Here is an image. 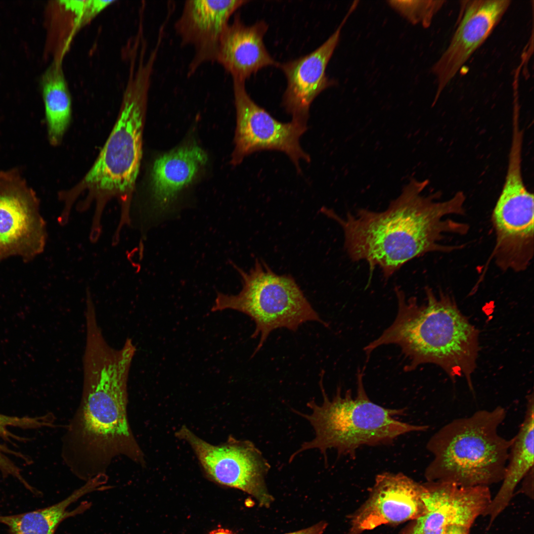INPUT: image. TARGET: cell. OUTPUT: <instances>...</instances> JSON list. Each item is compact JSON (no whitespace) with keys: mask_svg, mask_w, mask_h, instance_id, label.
Here are the masks:
<instances>
[{"mask_svg":"<svg viewBox=\"0 0 534 534\" xmlns=\"http://www.w3.org/2000/svg\"><path fill=\"white\" fill-rule=\"evenodd\" d=\"M136 351L131 342L119 349L103 337L86 341L81 400L62 439L69 470L85 481L106 474L113 460L126 457L145 466L144 453L128 415V381Z\"/></svg>","mask_w":534,"mask_h":534,"instance_id":"cell-1","label":"cell"},{"mask_svg":"<svg viewBox=\"0 0 534 534\" xmlns=\"http://www.w3.org/2000/svg\"><path fill=\"white\" fill-rule=\"evenodd\" d=\"M428 183L410 178L383 212L360 209L344 218L332 210L321 211L342 227L344 248L352 261H365L371 272L378 267L388 279L416 257L454 249L442 244L445 235H462L468 230L466 224L447 218L464 214V194L459 191L448 200L437 201V194H422Z\"/></svg>","mask_w":534,"mask_h":534,"instance_id":"cell-2","label":"cell"},{"mask_svg":"<svg viewBox=\"0 0 534 534\" xmlns=\"http://www.w3.org/2000/svg\"><path fill=\"white\" fill-rule=\"evenodd\" d=\"M398 312L393 323L364 348L367 358L378 347H400L411 371L425 363L437 364L451 377L464 376L473 390L471 376L479 351L478 333L450 297L426 289V300L419 304L396 286Z\"/></svg>","mask_w":534,"mask_h":534,"instance_id":"cell-3","label":"cell"},{"mask_svg":"<svg viewBox=\"0 0 534 534\" xmlns=\"http://www.w3.org/2000/svg\"><path fill=\"white\" fill-rule=\"evenodd\" d=\"M506 411L497 406L455 419L436 432L427 444L433 455L426 467L428 481L463 487L488 486L502 481L513 438L499 435Z\"/></svg>","mask_w":534,"mask_h":534,"instance_id":"cell-4","label":"cell"},{"mask_svg":"<svg viewBox=\"0 0 534 534\" xmlns=\"http://www.w3.org/2000/svg\"><path fill=\"white\" fill-rule=\"evenodd\" d=\"M363 373V368H358L356 396H352L350 390L343 395L339 387L331 399L325 391L321 376L319 385L322 404L310 401L307 405L312 411L309 414L295 411L309 421L315 437L304 443L291 455L290 462L302 451L314 448L318 449L324 457L326 451L331 448L336 449L339 456H353L362 446L391 444L401 435L428 429L427 426L410 424L395 418L403 415L404 409L387 408L372 401L365 390Z\"/></svg>","mask_w":534,"mask_h":534,"instance_id":"cell-5","label":"cell"},{"mask_svg":"<svg viewBox=\"0 0 534 534\" xmlns=\"http://www.w3.org/2000/svg\"><path fill=\"white\" fill-rule=\"evenodd\" d=\"M153 71L145 64L131 70L115 125L84 178V183L94 192L97 212H103L107 201L117 195L122 201L120 217L130 216L131 193L142 157L143 123Z\"/></svg>","mask_w":534,"mask_h":534,"instance_id":"cell-6","label":"cell"},{"mask_svg":"<svg viewBox=\"0 0 534 534\" xmlns=\"http://www.w3.org/2000/svg\"><path fill=\"white\" fill-rule=\"evenodd\" d=\"M233 266L241 278L242 289L236 295L217 292L211 311H237L254 321L255 329L252 337L259 336V342L253 356L274 330L286 328L296 331L309 321L328 326L291 275L276 274L258 259L248 271L235 264Z\"/></svg>","mask_w":534,"mask_h":534,"instance_id":"cell-7","label":"cell"},{"mask_svg":"<svg viewBox=\"0 0 534 534\" xmlns=\"http://www.w3.org/2000/svg\"><path fill=\"white\" fill-rule=\"evenodd\" d=\"M521 164V152L511 151L505 182L492 214L493 257L505 271L525 270L534 256V195L524 184Z\"/></svg>","mask_w":534,"mask_h":534,"instance_id":"cell-8","label":"cell"},{"mask_svg":"<svg viewBox=\"0 0 534 534\" xmlns=\"http://www.w3.org/2000/svg\"><path fill=\"white\" fill-rule=\"evenodd\" d=\"M175 436L190 445L209 479L251 495L262 506L268 507L272 502L265 482L270 465L252 442L230 436L226 442L213 445L184 425Z\"/></svg>","mask_w":534,"mask_h":534,"instance_id":"cell-9","label":"cell"},{"mask_svg":"<svg viewBox=\"0 0 534 534\" xmlns=\"http://www.w3.org/2000/svg\"><path fill=\"white\" fill-rule=\"evenodd\" d=\"M245 83L233 80L236 126L231 164L237 165L256 151L277 150L285 153L301 172L300 161H311L300 144L307 123L293 119L283 123L275 119L251 98Z\"/></svg>","mask_w":534,"mask_h":534,"instance_id":"cell-10","label":"cell"},{"mask_svg":"<svg viewBox=\"0 0 534 534\" xmlns=\"http://www.w3.org/2000/svg\"><path fill=\"white\" fill-rule=\"evenodd\" d=\"M45 221L34 191L16 171L0 172V261L31 260L44 250Z\"/></svg>","mask_w":534,"mask_h":534,"instance_id":"cell-11","label":"cell"},{"mask_svg":"<svg viewBox=\"0 0 534 534\" xmlns=\"http://www.w3.org/2000/svg\"><path fill=\"white\" fill-rule=\"evenodd\" d=\"M424 485L423 513L407 534H445L451 527L470 529L491 500L488 486L463 487L442 481Z\"/></svg>","mask_w":534,"mask_h":534,"instance_id":"cell-12","label":"cell"},{"mask_svg":"<svg viewBox=\"0 0 534 534\" xmlns=\"http://www.w3.org/2000/svg\"><path fill=\"white\" fill-rule=\"evenodd\" d=\"M461 2L457 26L450 42L433 67L437 82L434 102L461 67L487 40L511 4L509 0Z\"/></svg>","mask_w":534,"mask_h":534,"instance_id":"cell-13","label":"cell"},{"mask_svg":"<svg viewBox=\"0 0 534 534\" xmlns=\"http://www.w3.org/2000/svg\"><path fill=\"white\" fill-rule=\"evenodd\" d=\"M424 490L401 473L378 475L368 498L351 518L350 534L415 520L424 511Z\"/></svg>","mask_w":534,"mask_h":534,"instance_id":"cell-14","label":"cell"},{"mask_svg":"<svg viewBox=\"0 0 534 534\" xmlns=\"http://www.w3.org/2000/svg\"><path fill=\"white\" fill-rule=\"evenodd\" d=\"M207 161L206 153L194 144L175 149L155 160L151 175L150 206L131 224L138 229L142 239L149 228L165 219L179 192Z\"/></svg>","mask_w":534,"mask_h":534,"instance_id":"cell-15","label":"cell"},{"mask_svg":"<svg viewBox=\"0 0 534 534\" xmlns=\"http://www.w3.org/2000/svg\"><path fill=\"white\" fill-rule=\"evenodd\" d=\"M244 0L185 1L174 29L182 46H190L194 54L187 75L203 64L216 62L222 34L232 15L248 2Z\"/></svg>","mask_w":534,"mask_h":534,"instance_id":"cell-16","label":"cell"},{"mask_svg":"<svg viewBox=\"0 0 534 534\" xmlns=\"http://www.w3.org/2000/svg\"><path fill=\"white\" fill-rule=\"evenodd\" d=\"M356 7L352 5L334 33L320 46L299 58L278 64L287 80L282 105L292 119L307 123L310 106L323 90L335 82L326 75V69L336 47L341 31Z\"/></svg>","mask_w":534,"mask_h":534,"instance_id":"cell-17","label":"cell"},{"mask_svg":"<svg viewBox=\"0 0 534 534\" xmlns=\"http://www.w3.org/2000/svg\"><path fill=\"white\" fill-rule=\"evenodd\" d=\"M268 29L264 21L247 26L236 14L222 36L216 62L232 77L245 82L252 74L269 66H278L263 42Z\"/></svg>","mask_w":534,"mask_h":534,"instance_id":"cell-18","label":"cell"},{"mask_svg":"<svg viewBox=\"0 0 534 534\" xmlns=\"http://www.w3.org/2000/svg\"><path fill=\"white\" fill-rule=\"evenodd\" d=\"M524 421L510 447L502 485L484 514L491 522L507 506L517 485L534 468V403L532 394L527 398Z\"/></svg>","mask_w":534,"mask_h":534,"instance_id":"cell-19","label":"cell"},{"mask_svg":"<svg viewBox=\"0 0 534 534\" xmlns=\"http://www.w3.org/2000/svg\"><path fill=\"white\" fill-rule=\"evenodd\" d=\"M103 486L99 477H93L53 505L22 514L0 516V523L7 526L11 534H54L63 521L84 513L91 506L90 502H82L70 511L68 508L71 504L87 494L103 490Z\"/></svg>","mask_w":534,"mask_h":534,"instance_id":"cell-20","label":"cell"},{"mask_svg":"<svg viewBox=\"0 0 534 534\" xmlns=\"http://www.w3.org/2000/svg\"><path fill=\"white\" fill-rule=\"evenodd\" d=\"M62 57H53L40 80L48 136L54 145L63 138L72 114L71 97L62 67Z\"/></svg>","mask_w":534,"mask_h":534,"instance_id":"cell-21","label":"cell"},{"mask_svg":"<svg viewBox=\"0 0 534 534\" xmlns=\"http://www.w3.org/2000/svg\"><path fill=\"white\" fill-rule=\"evenodd\" d=\"M38 420L35 416H11L0 413V437L7 442L11 440H20L19 437L10 432L11 427L22 429H35ZM22 458L23 454L11 450L5 445L0 443V472L5 477L18 478L21 471L11 459L10 456Z\"/></svg>","mask_w":534,"mask_h":534,"instance_id":"cell-22","label":"cell"},{"mask_svg":"<svg viewBox=\"0 0 534 534\" xmlns=\"http://www.w3.org/2000/svg\"><path fill=\"white\" fill-rule=\"evenodd\" d=\"M388 2L412 23H420L424 27H428L445 1L390 0Z\"/></svg>","mask_w":534,"mask_h":534,"instance_id":"cell-23","label":"cell"},{"mask_svg":"<svg viewBox=\"0 0 534 534\" xmlns=\"http://www.w3.org/2000/svg\"><path fill=\"white\" fill-rule=\"evenodd\" d=\"M114 0H64L65 8L74 16V29L83 26L97 15Z\"/></svg>","mask_w":534,"mask_h":534,"instance_id":"cell-24","label":"cell"},{"mask_svg":"<svg viewBox=\"0 0 534 534\" xmlns=\"http://www.w3.org/2000/svg\"><path fill=\"white\" fill-rule=\"evenodd\" d=\"M327 526L325 522H319L307 528L286 534H321Z\"/></svg>","mask_w":534,"mask_h":534,"instance_id":"cell-25","label":"cell"},{"mask_svg":"<svg viewBox=\"0 0 534 534\" xmlns=\"http://www.w3.org/2000/svg\"><path fill=\"white\" fill-rule=\"evenodd\" d=\"M469 529L454 526L449 528L445 534H469Z\"/></svg>","mask_w":534,"mask_h":534,"instance_id":"cell-26","label":"cell"},{"mask_svg":"<svg viewBox=\"0 0 534 534\" xmlns=\"http://www.w3.org/2000/svg\"><path fill=\"white\" fill-rule=\"evenodd\" d=\"M209 534H233L228 530L219 528L211 532Z\"/></svg>","mask_w":534,"mask_h":534,"instance_id":"cell-27","label":"cell"}]
</instances>
